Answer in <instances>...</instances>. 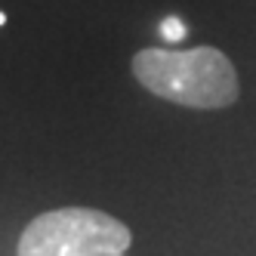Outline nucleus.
<instances>
[{"label":"nucleus","mask_w":256,"mask_h":256,"mask_svg":"<svg viewBox=\"0 0 256 256\" xmlns=\"http://www.w3.org/2000/svg\"><path fill=\"white\" fill-rule=\"evenodd\" d=\"M130 68L148 93L186 108H226L241 90L232 59L216 46H148L136 52Z\"/></svg>","instance_id":"nucleus-1"},{"label":"nucleus","mask_w":256,"mask_h":256,"mask_svg":"<svg viewBox=\"0 0 256 256\" xmlns=\"http://www.w3.org/2000/svg\"><path fill=\"white\" fill-rule=\"evenodd\" d=\"M133 234L118 216L93 207H62L34 216L16 256H126Z\"/></svg>","instance_id":"nucleus-2"},{"label":"nucleus","mask_w":256,"mask_h":256,"mask_svg":"<svg viewBox=\"0 0 256 256\" xmlns=\"http://www.w3.org/2000/svg\"><path fill=\"white\" fill-rule=\"evenodd\" d=\"M160 31H164V38H167V40H179L182 34H186V28H182L176 19H167V22L160 25Z\"/></svg>","instance_id":"nucleus-3"}]
</instances>
